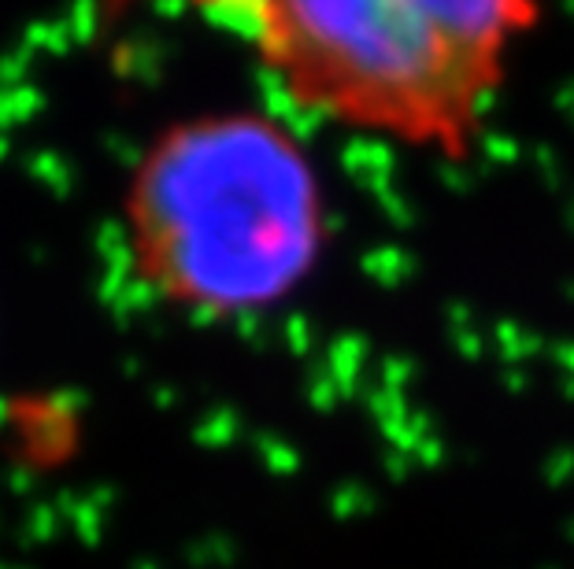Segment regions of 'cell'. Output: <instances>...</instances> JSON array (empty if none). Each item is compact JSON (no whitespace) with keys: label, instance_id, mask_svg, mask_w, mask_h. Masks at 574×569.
<instances>
[{"label":"cell","instance_id":"cell-1","mask_svg":"<svg viewBox=\"0 0 574 569\" xmlns=\"http://www.w3.org/2000/svg\"><path fill=\"white\" fill-rule=\"evenodd\" d=\"M327 193L293 126L256 108L159 126L123 189L130 271L193 318H249L312 282L327 252Z\"/></svg>","mask_w":574,"mask_h":569},{"label":"cell","instance_id":"cell-2","mask_svg":"<svg viewBox=\"0 0 574 569\" xmlns=\"http://www.w3.org/2000/svg\"><path fill=\"white\" fill-rule=\"evenodd\" d=\"M296 108L464 163L542 0H189Z\"/></svg>","mask_w":574,"mask_h":569}]
</instances>
